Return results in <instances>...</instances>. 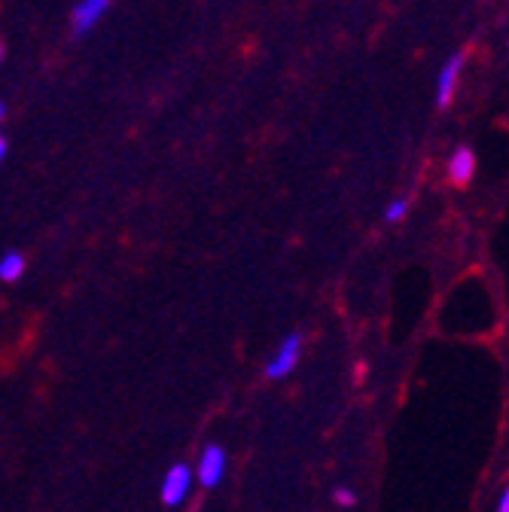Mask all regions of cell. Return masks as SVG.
<instances>
[{
	"label": "cell",
	"mask_w": 509,
	"mask_h": 512,
	"mask_svg": "<svg viewBox=\"0 0 509 512\" xmlns=\"http://www.w3.org/2000/svg\"><path fill=\"white\" fill-rule=\"evenodd\" d=\"M406 211H409V202H406V199H397V202H391V205H388L385 217H388L391 223H397V220H403V217H406Z\"/></svg>",
	"instance_id": "ba28073f"
},
{
	"label": "cell",
	"mask_w": 509,
	"mask_h": 512,
	"mask_svg": "<svg viewBox=\"0 0 509 512\" xmlns=\"http://www.w3.org/2000/svg\"><path fill=\"white\" fill-rule=\"evenodd\" d=\"M223 473H226V452H223L217 442L205 445L202 461H199V479H202V485L205 488H217L220 479H223Z\"/></svg>",
	"instance_id": "7a4b0ae2"
},
{
	"label": "cell",
	"mask_w": 509,
	"mask_h": 512,
	"mask_svg": "<svg viewBox=\"0 0 509 512\" xmlns=\"http://www.w3.org/2000/svg\"><path fill=\"white\" fill-rule=\"evenodd\" d=\"M333 500L339 503V506H354V491H348V488H336V494H333Z\"/></svg>",
	"instance_id": "9c48e42d"
},
{
	"label": "cell",
	"mask_w": 509,
	"mask_h": 512,
	"mask_svg": "<svg viewBox=\"0 0 509 512\" xmlns=\"http://www.w3.org/2000/svg\"><path fill=\"white\" fill-rule=\"evenodd\" d=\"M107 7L110 0H80V7L74 10V37L89 34L98 25V19L107 13Z\"/></svg>",
	"instance_id": "5b68a950"
},
{
	"label": "cell",
	"mask_w": 509,
	"mask_h": 512,
	"mask_svg": "<svg viewBox=\"0 0 509 512\" xmlns=\"http://www.w3.org/2000/svg\"><path fill=\"white\" fill-rule=\"evenodd\" d=\"M464 52H455L449 61L442 64V71H439V80H436V104L439 107H445L452 101V95H455V83H458V77H461V68H464Z\"/></svg>",
	"instance_id": "3957f363"
},
{
	"label": "cell",
	"mask_w": 509,
	"mask_h": 512,
	"mask_svg": "<svg viewBox=\"0 0 509 512\" xmlns=\"http://www.w3.org/2000/svg\"><path fill=\"white\" fill-rule=\"evenodd\" d=\"M189 485H193V476H189V467L183 464H174L162 482V500L165 506H180L189 494Z\"/></svg>",
	"instance_id": "277c9868"
},
{
	"label": "cell",
	"mask_w": 509,
	"mask_h": 512,
	"mask_svg": "<svg viewBox=\"0 0 509 512\" xmlns=\"http://www.w3.org/2000/svg\"><path fill=\"white\" fill-rule=\"evenodd\" d=\"M4 156H7V138H0V162H4Z\"/></svg>",
	"instance_id": "8fae6325"
},
{
	"label": "cell",
	"mask_w": 509,
	"mask_h": 512,
	"mask_svg": "<svg viewBox=\"0 0 509 512\" xmlns=\"http://www.w3.org/2000/svg\"><path fill=\"white\" fill-rule=\"evenodd\" d=\"M473 171H476V156L470 147H458L449 159V177L455 186H467L473 180Z\"/></svg>",
	"instance_id": "8992f818"
},
{
	"label": "cell",
	"mask_w": 509,
	"mask_h": 512,
	"mask_svg": "<svg viewBox=\"0 0 509 512\" xmlns=\"http://www.w3.org/2000/svg\"><path fill=\"white\" fill-rule=\"evenodd\" d=\"M299 348H302V336H299V333H290V336L284 339V345L278 348V354L269 360L266 375H269V378H284V375H290L293 366L299 363Z\"/></svg>",
	"instance_id": "6da1fadb"
},
{
	"label": "cell",
	"mask_w": 509,
	"mask_h": 512,
	"mask_svg": "<svg viewBox=\"0 0 509 512\" xmlns=\"http://www.w3.org/2000/svg\"><path fill=\"white\" fill-rule=\"evenodd\" d=\"M0 61H4V46H0Z\"/></svg>",
	"instance_id": "4fadbf2b"
},
{
	"label": "cell",
	"mask_w": 509,
	"mask_h": 512,
	"mask_svg": "<svg viewBox=\"0 0 509 512\" xmlns=\"http://www.w3.org/2000/svg\"><path fill=\"white\" fill-rule=\"evenodd\" d=\"M25 272V260H22V253H7L4 260H0V278H4L7 284L10 281H19Z\"/></svg>",
	"instance_id": "52a82bcc"
},
{
	"label": "cell",
	"mask_w": 509,
	"mask_h": 512,
	"mask_svg": "<svg viewBox=\"0 0 509 512\" xmlns=\"http://www.w3.org/2000/svg\"><path fill=\"white\" fill-rule=\"evenodd\" d=\"M497 512H509V494H506V491H503L500 500H497Z\"/></svg>",
	"instance_id": "30bf717a"
},
{
	"label": "cell",
	"mask_w": 509,
	"mask_h": 512,
	"mask_svg": "<svg viewBox=\"0 0 509 512\" xmlns=\"http://www.w3.org/2000/svg\"><path fill=\"white\" fill-rule=\"evenodd\" d=\"M0 119H4V101H0Z\"/></svg>",
	"instance_id": "7c38bea8"
}]
</instances>
